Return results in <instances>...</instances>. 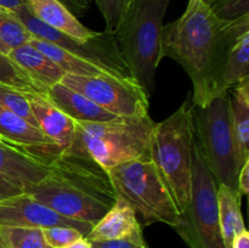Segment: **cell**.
<instances>
[{"mask_svg": "<svg viewBox=\"0 0 249 248\" xmlns=\"http://www.w3.org/2000/svg\"><path fill=\"white\" fill-rule=\"evenodd\" d=\"M65 248H92V245L85 236H83V237L78 238V240H75L74 242H72Z\"/></svg>", "mask_w": 249, "mask_h": 248, "instance_id": "obj_36", "label": "cell"}, {"mask_svg": "<svg viewBox=\"0 0 249 248\" xmlns=\"http://www.w3.org/2000/svg\"><path fill=\"white\" fill-rule=\"evenodd\" d=\"M216 201H218L219 223L221 235L226 248H231L235 236L246 230L241 201L242 195L226 185H216Z\"/></svg>", "mask_w": 249, "mask_h": 248, "instance_id": "obj_20", "label": "cell"}, {"mask_svg": "<svg viewBox=\"0 0 249 248\" xmlns=\"http://www.w3.org/2000/svg\"><path fill=\"white\" fill-rule=\"evenodd\" d=\"M46 173L48 163L45 160L0 141V177L26 192L38 184Z\"/></svg>", "mask_w": 249, "mask_h": 248, "instance_id": "obj_15", "label": "cell"}, {"mask_svg": "<svg viewBox=\"0 0 249 248\" xmlns=\"http://www.w3.org/2000/svg\"><path fill=\"white\" fill-rule=\"evenodd\" d=\"M26 6L39 21L78 40H89L97 32L85 27L58 0H24Z\"/></svg>", "mask_w": 249, "mask_h": 248, "instance_id": "obj_17", "label": "cell"}, {"mask_svg": "<svg viewBox=\"0 0 249 248\" xmlns=\"http://www.w3.org/2000/svg\"><path fill=\"white\" fill-rule=\"evenodd\" d=\"M172 0H133L113 33L131 78L150 96L162 61L160 33Z\"/></svg>", "mask_w": 249, "mask_h": 248, "instance_id": "obj_4", "label": "cell"}, {"mask_svg": "<svg viewBox=\"0 0 249 248\" xmlns=\"http://www.w3.org/2000/svg\"><path fill=\"white\" fill-rule=\"evenodd\" d=\"M44 94L74 122H106L117 117L80 92L70 89L61 83L49 88Z\"/></svg>", "mask_w": 249, "mask_h": 248, "instance_id": "obj_18", "label": "cell"}, {"mask_svg": "<svg viewBox=\"0 0 249 248\" xmlns=\"http://www.w3.org/2000/svg\"><path fill=\"white\" fill-rule=\"evenodd\" d=\"M249 32V16L225 22L202 0H189L184 14L165 24L160 33V55L179 63L192 83L191 101L203 107L224 94L221 73L233 44Z\"/></svg>", "mask_w": 249, "mask_h": 248, "instance_id": "obj_1", "label": "cell"}, {"mask_svg": "<svg viewBox=\"0 0 249 248\" xmlns=\"http://www.w3.org/2000/svg\"><path fill=\"white\" fill-rule=\"evenodd\" d=\"M32 34L11 12L0 10V40L11 50L32 40Z\"/></svg>", "mask_w": 249, "mask_h": 248, "instance_id": "obj_24", "label": "cell"}, {"mask_svg": "<svg viewBox=\"0 0 249 248\" xmlns=\"http://www.w3.org/2000/svg\"><path fill=\"white\" fill-rule=\"evenodd\" d=\"M92 248H150L147 243H134L129 241H106L91 242Z\"/></svg>", "mask_w": 249, "mask_h": 248, "instance_id": "obj_30", "label": "cell"}, {"mask_svg": "<svg viewBox=\"0 0 249 248\" xmlns=\"http://www.w3.org/2000/svg\"><path fill=\"white\" fill-rule=\"evenodd\" d=\"M202 1H203V2H206L207 5H209V4H212V2H213L214 0H202Z\"/></svg>", "mask_w": 249, "mask_h": 248, "instance_id": "obj_38", "label": "cell"}, {"mask_svg": "<svg viewBox=\"0 0 249 248\" xmlns=\"http://www.w3.org/2000/svg\"><path fill=\"white\" fill-rule=\"evenodd\" d=\"M62 2L73 15H84L90 9L91 0H58Z\"/></svg>", "mask_w": 249, "mask_h": 248, "instance_id": "obj_32", "label": "cell"}, {"mask_svg": "<svg viewBox=\"0 0 249 248\" xmlns=\"http://www.w3.org/2000/svg\"><path fill=\"white\" fill-rule=\"evenodd\" d=\"M249 78V32L237 39L231 48L221 73V89L230 91L231 88Z\"/></svg>", "mask_w": 249, "mask_h": 248, "instance_id": "obj_22", "label": "cell"}, {"mask_svg": "<svg viewBox=\"0 0 249 248\" xmlns=\"http://www.w3.org/2000/svg\"><path fill=\"white\" fill-rule=\"evenodd\" d=\"M231 248H249V232L247 229L235 236L231 243Z\"/></svg>", "mask_w": 249, "mask_h": 248, "instance_id": "obj_34", "label": "cell"}, {"mask_svg": "<svg viewBox=\"0 0 249 248\" xmlns=\"http://www.w3.org/2000/svg\"><path fill=\"white\" fill-rule=\"evenodd\" d=\"M23 5H26L24 0H0V10L7 12H15Z\"/></svg>", "mask_w": 249, "mask_h": 248, "instance_id": "obj_35", "label": "cell"}, {"mask_svg": "<svg viewBox=\"0 0 249 248\" xmlns=\"http://www.w3.org/2000/svg\"><path fill=\"white\" fill-rule=\"evenodd\" d=\"M0 225L46 229L70 226L87 236L92 224L63 216L27 192L0 201Z\"/></svg>", "mask_w": 249, "mask_h": 248, "instance_id": "obj_11", "label": "cell"}, {"mask_svg": "<svg viewBox=\"0 0 249 248\" xmlns=\"http://www.w3.org/2000/svg\"><path fill=\"white\" fill-rule=\"evenodd\" d=\"M43 236L50 248H65L84 235L70 226H53L43 229Z\"/></svg>", "mask_w": 249, "mask_h": 248, "instance_id": "obj_29", "label": "cell"}, {"mask_svg": "<svg viewBox=\"0 0 249 248\" xmlns=\"http://www.w3.org/2000/svg\"><path fill=\"white\" fill-rule=\"evenodd\" d=\"M230 116L238 157L243 164L249 158V78L231 88Z\"/></svg>", "mask_w": 249, "mask_h": 248, "instance_id": "obj_19", "label": "cell"}, {"mask_svg": "<svg viewBox=\"0 0 249 248\" xmlns=\"http://www.w3.org/2000/svg\"><path fill=\"white\" fill-rule=\"evenodd\" d=\"M174 230L189 248H226L219 223L216 182L195 139L189 206Z\"/></svg>", "mask_w": 249, "mask_h": 248, "instance_id": "obj_8", "label": "cell"}, {"mask_svg": "<svg viewBox=\"0 0 249 248\" xmlns=\"http://www.w3.org/2000/svg\"><path fill=\"white\" fill-rule=\"evenodd\" d=\"M0 105L38 128L36 118L32 113L28 99L26 96V91L9 87V85L0 84Z\"/></svg>", "mask_w": 249, "mask_h": 248, "instance_id": "obj_25", "label": "cell"}, {"mask_svg": "<svg viewBox=\"0 0 249 248\" xmlns=\"http://www.w3.org/2000/svg\"><path fill=\"white\" fill-rule=\"evenodd\" d=\"M9 56L28 75L39 92H45L49 88L61 83L66 74L53 60L29 43L11 49Z\"/></svg>", "mask_w": 249, "mask_h": 248, "instance_id": "obj_16", "label": "cell"}, {"mask_svg": "<svg viewBox=\"0 0 249 248\" xmlns=\"http://www.w3.org/2000/svg\"><path fill=\"white\" fill-rule=\"evenodd\" d=\"M22 192L24 191L21 187L0 177V201L10 198L12 196H16V195L22 194Z\"/></svg>", "mask_w": 249, "mask_h": 248, "instance_id": "obj_33", "label": "cell"}, {"mask_svg": "<svg viewBox=\"0 0 249 248\" xmlns=\"http://www.w3.org/2000/svg\"><path fill=\"white\" fill-rule=\"evenodd\" d=\"M85 237L90 242H106V241H129L134 243H146L135 211L123 197L117 195L116 201L111 208Z\"/></svg>", "mask_w": 249, "mask_h": 248, "instance_id": "obj_13", "label": "cell"}, {"mask_svg": "<svg viewBox=\"0 0 249 248\" xmlns=\"http://www.w3.org/2000/svg\"><path fill=\"white\" fill-rule=\"evenodd\" d=\"M107 172L116 194L130 203L141 226L179 225V209L152 160H129Z\"/></svg>", "mask_w": 249, "mask_h": 248, "instance_id": "obj_6", "label": "cell"}, {"mask_svg": "<svg viewBox=\"0 0 249 248\" xmlns=\"http://www.w3.org/2000/svg\"><path fill=\"white\" fill-rule=\"evenodd\" d=\"M29 44L38 49L40 53L48 56L50 60H53L66 74L73 75H101V74H109L104 68L95 63L89 62L82 57L73 55L68 51L63 50L60 46L55 45L49 41L40 40V39L32 38Z\"/></svg>", "mask_w": 249, "mask_h": 248, "instance_id": "obj_21", "label": "cell"}, {"mask_svg": "<svg viewBox=\"0 0 249 248\" xmlns=\"http://www.w3.org/2000/svg\"><path fill=\"white\" fill-rule=\"evenodd\" d=\"M0 84L16 88L22 91H36L34 83L28 75L10 58L6 53H0Z\"/></svg>", "mask_w": 249, "mask_h": 248, "instance_id": "obj_26", "label": "cell"}, {"mask_svg": "<svg viewBox=\"0 0 249 248\" xmlns=\"http://www.w3.org/2000/svg\"><path fill=\"white\" fill-rule=\"evenodd\" d=\"M194 104L191 97L160 123H155L150 159L169 190L180 214L189 206L194 158Z\"/></svg>", "mask_w": 249, "mask_h": 248, "instance_id": "obj_3", "label": "cell"}, {"mask_svg": "<svg viewBox=\"0 0 249 248\" xmlns=\"http://www.w3.org/2000/svg\"><path fill=\"white\" fill-rule=\"evenodd\" d=\"M0 238L7 248H50L43 236V229L0 225Z\"/></svg>", "mask_w": 249, "mask_h": 248, "instance_id": "obj_23", "label": "cell"}, {"mask_svg": "<svg viewBox=\"0 0 249 248\" xmlns=\"http://www.w3.org/2000/svg\"><path fill=\"white\" fill-rule=\"evenodd\" d=\"M26 96L36 125L43 134L60 151L72 145L75 136V122L57 108L44 92L26 91Z\"/></svg>", "mask_w": 249, "mask_h": 248, "instance_id": "obj_14", "label": "cell"}, {"mask_svg": "<svg viewBox=\"0 0 249 248\" xmlns=\"http://www.w3.org/2000/svg\"><path fill=\"white\" fill-rule=\"evenodd\" d=\"M61 84L75 90L117 117L148 114V95L131 77L63 75Z\"/></svg>", "mask_w": 249, "mask_h": 248, "instance_id": "obj_10", "label": "cell"}, {"mask_svg": "<svg viewBox=\"0 0 249 248\" xmlns=\"http://www.w3.org/2000/svg\"><path fill=\"white\" fill-rule=\"evenodd\" d=\"M194 130L216 185L238 191L237 177L242 163L231 124L230 91L214 97L203 107L194 105Z\"/></svg>", "mask_w": 249, "mask_h": 248, "instance_id": "obj_7", "label": "cell"}, {"mask_svg": "<svg viewBox=\"0 0 249 248\" xmlns=\"http://www.w3.org/2000/svg\"><path fill=\"white\" fill-rule=\"evenodd\" d=\"M0 141L27 151L46 163L60 152L53 141L36 126L0 105Z\"/></svg>", "mask_w": 249, "mask_h": 248, "instance_id": "obj_12", "label": "cell"}, {"mask_svg": "<svg viewBox=\"0 0 249 248\" xmlns=\"http://www.w3.org/2000/svg\"><path fill=\"white\" fill-rule=\"evenodd\" d=\"M237 189L242 196H248L249 194V158L241 165L237 177Z\"/></svg>", "mask_w": 249, "mask_h": 248, "instance_id": "obj_31", "label": "cell"}, {"mask_svg": "<svg viewBox=\"0 0 249 248\" xmlns=\"http://www.w3.org/2000/svg\"><path fill=\"white\" fill-rule=\"evenodd\" d=\"M133 0H95L106 23L105 31L113 34L118 29Z\"/></svg>", "mask_w": 249, "mask_h": 248, "instance_id": "obj_27", "label": "cell"}, {"mask_svg": "<svg viewBox=\"0 0 249 248\" xmlns=\"http://www.w3.org/2000/svg\"><path fill=\"white\" fill-rule=\"evenodd\" d=\"M155 122L150 114L106 122H75L77 145L106 170L135 159H150Z\"/></svg>", "mask_w": 249, "mask_h": 248, "instance_id": "obj_5", "label": "cell"}, {"mask_svg": "<svg viewBox=\"0 0 249 248\" xmlns=\"http://www.w3.org/2000/svg\"><path fill=\"white\" fill-rule=\"evenodd\" d=\"M0 248H7L6 246L4 245V242H2V241H1V238H0Z\"/></svg>", "mask_w": 249, "mask_h": 248, "instance_id": "obj_39", "label": "cell"}, {"mask_svg": "<svg viewBox=\"0 0 249 248\" xmlns=\"http://www.w3.org/2000/svg\"><path fill=\"white\" fill-rule=\"evenodd\" d=\"M10 51H11V50H10V49L7 48V46L5 45V44L2 43L1 40H0V53H6V55H9V53H10Z\"/></svg>", "mask_w": 249, "mask_h": 248, "instance_id": "obj_37", "label": "cell"}, {"mask_svg": "<svg viewBox=\"0 0 249 248\" xmlns=\"http://www.w3.org/2000/svg\"><path fill=\"white\" fill-rule=\"evenodd\" d=\"M208 6L215 17L225 22L249 16V0H214Z\"/></svg>", "mask_w": 249, "mask_h": 248, "instance_id": "obj_28", "label": "cell"}, {"mask_svg": "<svg viewBox=\"0 0 249 248\" xmlns=\"http://www.w3.org/2000/svg\"><path fill=\"white\" fill-rule=\"evenodd\" d=\"M11 14H14L19 19V22L26 27L33 38L55 44L78 57L100 66L109 74L118 75V77H131L128 66L117 45L116 38L112 33L106 31L97 32L96 35L89 40H78L39 21L27 9L26 5Z\"/></svg>", "mask_w": 249, "mask_h": 248, "instance_id": "obj_9", "label": "cell"}, {"mask_svg": "<svg viewBox=\"0 0 249 248\" xmlns=\"http://www.w3.org/2000/svg\"><path fill=\"white\" fill-rule=\"evenodd\" d=\"M26 192L61 215L92 225L117 197L108 172L74 143L56 153L45 177Z\"/></svg>", "mask_w": 249, "mask_h": 248, "instance_id": "obj_2", "label": "cell"}]
</instances>
